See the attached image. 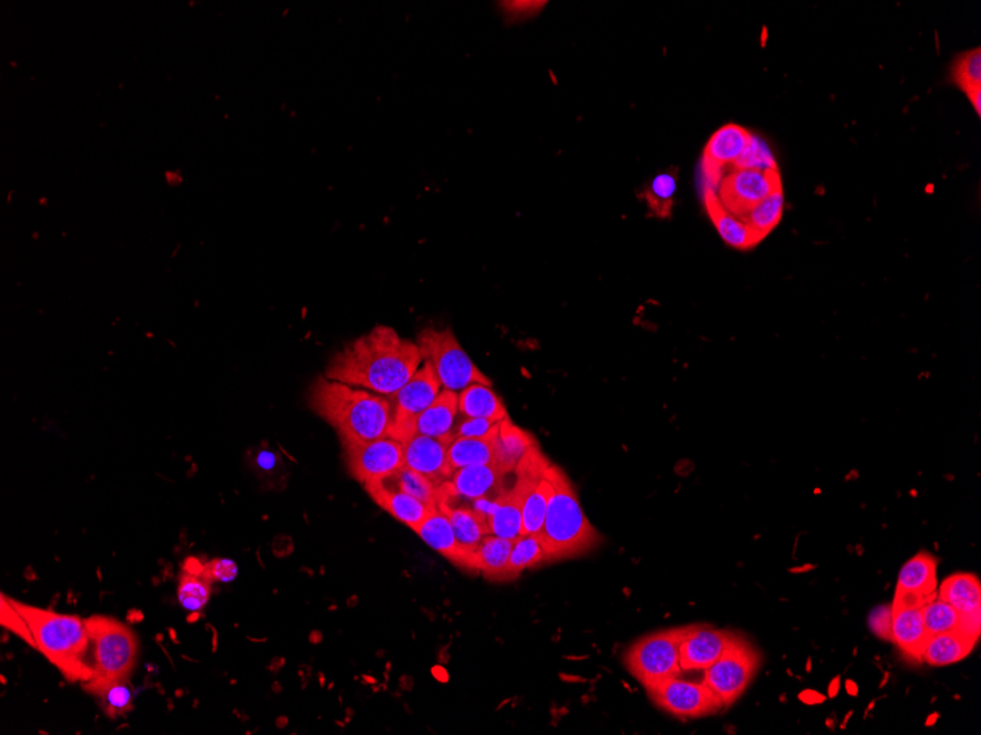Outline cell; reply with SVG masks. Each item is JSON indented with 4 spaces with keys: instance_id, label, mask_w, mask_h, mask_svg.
I'll return each instance as SVG.
<instances>
[{
    "instance_id": "ab89813d",
    "label": "cell",
    "mask_w": 981,
    "mask_h": 735,
    "mask_svg": "<svg viewBox=\"0 0 981 735\" xmlns=\"http://www.w3.org/2000/svg\"><path fill=\"white\" fill-rule=\"evenodd\" d=\"M195 568L187 567V571L195 573L203 577L210 583H229V581H234L237 579V575H239V567L234 563L232 559L228 558H216L210 561V563L201 564L199 561H194Z\"/></svg>"
},
{
    "instance_id": "1f68e13d",
    "label": "cell",
    "mask_w": 981,
    "mask_h": 735,
    "mask_svg": "<svg viewBox=\"0 0 981 735\" xmlns=\"http://www.w3.org/2000/svg\"><path fill=\"white\" fill-rule=\"evenodd\" d=\"M380 480L386 486L398 489V491L422 501L429 507H436V503H439L440 487L435 486L427 475L420 474L409 467H402L396 473Z\"/></svg>"
},
{
    "instance_id": "7bdbcfd3",
    "label": "cell",
    "mask_w": 981,
    "mask_h": 735,
    "mask_svg": "<svg viewBox=\"0 0 981 735\" xmlns=\"http://www.w3.org/2000/svg\"><path fill=\"white\" fill-rule=\"evenodd\" d=\"M869 624L874 635L881 637V639L890 640L892 603H889V605L877 606L876 610L870 614Z\"/></svg>"
},
{
    "instance_id": "3957f363",
    "label": "cell",
    "mask_w": 981,
    "mask_h": 735,
    "mask_svg": "<svg viewBox=\"0 0 981 735\" xmlns=\"http://www.w3.org/2000/svg\"><path fill=\"white\" fill-rule=\"evenodd\" d=\"M32 631L37 649L70 683L92 679L91 637L86 619L27 605L10 598Z\"/></svg>"
},
{
    "instance_id": "ffe728a7",
    "label": "cell",
    "mask_w": 981,
    "mask_h": 735,
    "mask_svg": "<svg viewBox=\"0 0 981 735\" xmlns=\"http://www.w3.org/2000/svg\"><path fill=\"white\" fill-rule=\"evenodd\" d=\"M703 200L705 212L710 216L711 222L715 225L717 232H719L721 240L729 248L745 252V250L757 248L759 242L764 240L745 220L725 209L719 195L711 186L704 185Z\"/></svg>"
},
{
    "instance_id": "8d00e7d4",
    "label": "cell",
    "mask_w": 981,
    "mask_h": 735,
    "mask_svg": "<svg viewBox=\"0 0 981 735\" xmlns=\"http://www.w3.org/2000/svg\"><path fill=\"white\" fill-rule=\"evenodd\" d=\"M106 716L118 718L133 709L134 692L130 679H118L93 692Z\"/></svg>"
},
{
    "instance_id": "b9f144b4",
    "label": "cell",
    "mask_w": 981,
    "mask_h": 735,
    "mask_svg": "<svg viewBox=\"0 0 981 735\" xmlns=\"http://www.w3.org/2000/svg\"><path fill=\"white\" fill-rule=\"evenodd\" d=\"M499 420L481 418H463L454 424L453 437H482L499 426Z\"/></svg>"
},
{
    "instance_id": "4316f807",
    "label": "cell",
    "mask_w": 981,
    "mask_h": 735,
    "mask_svg": "<svg viewBox=\"0 0 981 735\" xmlns=\"http://www.w3.org/2000/svg\"><path fill=\"white\" fill-rule=\"evenodd\" d=\"M458 414L463 418L507 419V408L503 399L491 389V386L472 384L458 393Z\"/></svg>"
},
{
    "instance_id": "f546056e",
    "label": "cell",
    "mask_w": 981,
    "mask_h": 735,
    "mask_svg": "<svg viewBox=\"0 0 981 735\" xmlns=\"http://www.w3.org/2000/svg\"><path fill=\"white\" fill-rule=\"evenodd\" d=\"M950 81L966 93L977 115L981 113V52L980 48L958 55L950 68Z\"/></svg>"
},
{
    "instance_id": "603a6c76",
    "label": "cell",
    "mask_w": 981,
    "mask_h": 735,
    "mask_svg": "<svg viewBox=\"0 0 981 735\" xmlns=\"http://www.w3.org/2000/svg\"><path fill=\"white\" fill-rule=\"evenodd\" d=\"M534 445H538V442L529 432L516 426L510 418L501 420L494 466L501 473H515L517 465Z\"/></svg>"
},
{
    "instance_id": "d6a6232c",
    "label": "cell",
    "mask_w": 981,
    "mask_h": 735,
    "mask_svg": "<svg viewBox=\"0 0 981 735\" xmlns=\"http://www.w3.org/2000/svg\"><path fill=\"white\" fill-rule=\"evenodd\" d=\"M543 561H547V555L538 534H522L513 545L503 581L515 580L525 569L537 567Z\"/></svg>"
},
{
    "instance_id": "f1b7e54d",
    "label": "cell",
    "mask_w": 981,
    "mask_h": 735,
    "mask_svg": "<svg viewBox=\"0 0 981 735\" xmlns=\"http://www.w3.org/2000/svg\"><path fill=\"white\" fill-rule=\"evenodd\" d=\"M522 522H524V499L515 487L507 489L488 518L490 533L509 539V541H516L522 537Z\"/></svg>"
},
{
    "instance_id": "9a60e30c",
    "label": "cell",
    "mask_w": 981,
    "mask_h": 735,
    "mask_svg": "<svg viewBox=\"0 0 981 735\" xmlns=\"http://www.w3.org/2000/svg\"><path fill=\"white\" fill-rule=\"evenodd\" d=\"M453 437H431L414 435L403 442L405 446V466L427 475L435 486L447 482L453 470L448 465V446Z\"/></svg>"
},
{
    "instance_id": "484cf974",
    "label": "cell",
    "mask_w": 981,
    "mask_h": 735,
    "mask_svg": "<svg viewBox=\"0 0 981 735\" xmlns=\"http://www.w3.org/2000/svg\"><path fill=\"white\" fill-rule=\"evenodd\" d=\"M937 597L967 617L981 612V583L979 577L970 573H957L948 577L937 589Z\"/></svg>"
},
{
    "instance_id": "52a82bcc",
    "label": "cell",
    "mask_w": 981,
    "mask_h": 735,
    "mask_svg": "<svg viewBox=\"0 0 981 735\" xmlns=\"http://www.w3.org/2000/svg\"><path fill=\"white\" fill-rule=\"evenodd\" d=\"M683 631L685 627L651 632L636 640L626 650L623 656L624 665L645 688L662 679L682 675L679 648Z\"/></svg>"
},
{
    "instance_id": "60d3db41",
    "label": "cell",
    "mask_w": 981,
    "mask_h": 735,
    "mask_svg": "<svg viewBox=\"0 0 981 735\" xmlns=\"http://www.w3.org/2000/svg\"><path fill=\"white\" fill-rule=\"evenodd\" d=\"M0 606H2V611H0L2 612V626L34 648L33 635L32 631H29L27 623H25L23 615L15 610L10 598H7L5 594H2V605Z\"/></svg>"
},
{
    "instance_id": "7a4b0ae2",
    "label": "cell",
    "mask_w": 981,
    "mask_h": 735,
    "mask_svg": "<svg viewBox=\"0 0 981 735\" xmlns=\"http://www.w3.org/2000/svg\"><path fill=\"white\" fill-rule=\"evenodd\" d=\"M309 406L335 429L343 446L390 436L393 410L384 395L318 377L309 389Z\"/></svg>"
},
{
    "instance_id": "f35d334b",
    "label": "cell",
    "mask_w": 981,
    "mask_h": 735,
    "mask_svg": "<svg viewBox=\"0 0 981 735\" xmlns=\"http://www.w3.org/2000/svg\"><path fill=\"white\" fill-rule=\"evenodd\" d=\"M732 169H759V171H777L775 155L758 135L751 134L741 157L732 165Z\"/></svg>"
},
{
    "instance_id": "d6986e66",
    "label": "cell",
    "mask_w": 981,
    "mask_h": 735,
    "mask_svg": "<svg viewBox=\"0 0 981 735\" xmlns=\"http://www.w3.org/2000/svg\"><path fill=\"white\" fill-rule=\"evenodd\" d=\"M505 475L494 465L463 467L454 470L452 478L441 484L440 494L466 501L503 494Z\"/></svg>"
},
{
    "instance_id": "7c38bea8",
    "label": "cell",
    "mask_w": 981,
    "mask_h": 735,
    "mask_svg": "<svg viewBox=\"0 0 981 735\" xmlns=\"http://www.w3.org/2000/svg\"><path fill=\"white\" fill-rule=\"evenodd\" d=\"M719 200L730 214L743 218L749 215L755 204L762 202L776 190L783 189L780 171H759V169H732L721 178Z\"/></svg>"
},
{
    "instance_id": "30bf717a",
    "label": "cell",
    "mask_w": 981,
    "mask_h": 735,
    "mask_svg": "<svg viewBox=\"0 0 981 735\" xmlns=\"http://www.w3.org/2000/svg\"><path fill=\"white\" fill-rule=\"evenodd\" d=\"M645 690L658 708L682 720L715 715L723 709L720 699L703 682H686L681 675L662 679Z\"/></svg>"
},
{
    "instance_id": "d4e9b609",
    "label": "cell",
    "mask_w": 981,
    "mask_h": 735,
    "mask_svg": "<svg viewBox=\"0 0 981 735\" xmlns=\"http://www.w3.org/2000/svg\"><path fill=\"white\" fill-rule=\"evenodd\" d=\"M977 640L962 631L942 632L930 636L923 653V662L932 666H948L966 660L974 649Z\"/></svg>"
},
{
    "instance_id": "7402d4cb",
    "label": "cell",
    "mask_w": 981,
    "mask_h": 735,
    "mask_svg": "<svg viewBox=\"0 0 981 735\" xmlns=\"http://www.w3.org/2000/svg\"><path fill=\"white\" fill-rule=\"evenodd\" d=\"M457 414L458 394L441 389L435 401L416 419L415 433L431 437H453Z\"/></svg>"
},
{
    "instance_id": "74e56055",
    "label": "cell",
    "mask_w": 981,
    "mask_h": 735,
    "mask_svg": "<svg viewBox=\"0 0 981 735\" xmlns=\"http://www.w3.org/2000/svg\"><path fill=\"white\" fill-rule=\"evenodd\" d=\"M212 594V585L195 573L187 571L178 583L177 599L184 610L201 612L205 610Z\"/></svg>"
},
{
    "instance_id": "ba28073f",
    "label": "cell",
    "mask_w": 981,
    "mask_h": 735,
    "mask_svg": "<svg viewBox=\"0 0 981 735\" xmlns=\"http://www.w3.org/2000/svg\"><path fill=\"white\" fill-rule=\"evenodd\" d=\"M762 666V655L749 640L739 636L723 656L704 671L703 683L720 699L725 708L732 707L750 687Z\"/></svg>"
},
{
    "instance_id": "836d02e7",
    "label": "cell",
    "mask_w": 981,
    "mask_h": 735,
    "mask_svg": "<svg viewBox=\"0 0 981 735\" xmlns=\"http://www.w3.org/2000/svg\"><path fill=\"white\" fill-rule=\"evenodd\" d=\"M783 210L785 191L783 189H780L776 190L775 193L767 195L762 202L755 204L753 209L749 212V215L743 216L742 219L745 220L755 232L759 233L763 238H766L768 233L780 224Z\"/></svg>"
},
{
    "instance_id": "277c9868",
    "label": "cell",
    "mask_w": 981,
    "mask_h": 735,
    "mask_svg": "<svg viewBox=\"0 0 981 735\" xmlns=\"http://www.w3.org/2000/svg\"><path fill=\"white\" fill-rule=\"evenodd\" d=\"M548 478L553 483V494L538 533L547 561L585 554L600 543V533L585 516L567 474L559 466L551 465Z\"/></svg>"
},
{
    "instance_id": "5b68a950",
    "label": "cell",
    "mask_w": 981,
    "mask_h": 735,
    "mask_svg": "<svg viewBox=\"0 0 981 735\" xmlns=\"http://www.w3.org/2000/svg\"><path fill=\"white\" fill-rule=\"evenodd\" d=\"M91 637V682L83 683L84 690L96 692L106 684L130 679L137 664L139 643L134 631L118 619L93 615L86 618Z\"/></svg>"
},
{
    "instance_id": "2e32d148",
    "label": "cell",
    "mask_w": 981,
    "mask_h": 735,
    "mask_svg": "<svg viewBox=\"0 0 981 735\" xmlns=\"http://www.w3.org/2000/svg\"><path fill=\"white\" fill-rule=\"evenodd\" d=\"M936 594L937 559L929 552H920L900 568L894 603L924 605Z\"/></svg>"
},
{
    "instance_id": "8fae6325",
    "label": "cell",
    "mask_w": 981,
    "mask_h": 735,
    "mask_svg": "<svg viewBox=\"0 0 981 735\" xmlns=\"http://www.w3.org/2000/svg\"><path fill=\"white\" fill-rule=\"evenodd\" d=\"M343 448L348 471L363 486L405 467V446L394 437L344 445Z\"/></svg>"
},
{
    "instance_id": "44dd1931",
    "label": "cell",
    "mask_w": 981,
    "mask_h": 735,
    "mask_svg": "<svg viewBox=\"0 0 981 735\" xmlns=\"http://www.w3.org/2000/svg\"><path fill=\"white\" fill-rule=\"evenodd\" d=\"M364 489L382 509L397 518L403 525L410 527L414 532L428 517V514L435 508L429 507L422 501L416 499L398 489L386 486L381 480L364 484Z\"/></svg>"
},
{
    "instance_id": "e575fe53",
    "label": "cell",
    "mask_w": 981,
    "mask_h": 735,
    "mask_svg": "<svg viewBox=\"0 0 981 735\" xmlns=\"http://www.w3.org/2000/svg\"><path fill=\"white\" fill-rule=\"evenodd\" d=\"M921 612H923L924 626L928 628L930 636L949 631H962V615L953 605L945 602L944 599L938 598L937 594L921 606Z\"/></svg>"
},
{
    "instance_id": "6da1fadb",
    "label": "cell",
    "mask_w": 981,
    "mask_h": 735,
    "mask_svg": "<svg viewBox=\"0 0 981 735\" xmlns=\"http://www.w3.org/2000/svg\"><path fill=\"white\" fill-rule=\"evenodd\" d=\"M422 363L418 344L402 338L390 326L378 325L338 351L326 365L325 377L390 397Z\"/></svg>"
},
{
    "instance_id": "ac0fdd59",
    "label": "cell",
    "mask_w": 981,
    "mask_h": 735,
    "mask_svg": "<svg viewBox=\"0 0 981 735\" xmlns=\"http://www.w3.org/2000/svg\"><path fill=\"white\" fill-rule=\"evenodd\" d=\"M919 603L892 602V632L894 641L907 661L923 662L925 644L930 639Z\"/></svg>"
},
{
    "instance_id": "cb8c5ba5",
    "label": "cell",
    "mask_w": 981,
    "mask_h": 735,
    "mask_svg": "<svg viewBox=\"0 0 981 735\" xmlns=\"http://www.w3.org/2000/svg\"><path fill=\"white\" fill-rule=\"evenodd\" d=\"M499 426L482 437H456L448 446L450 469L458 470L467 466L494 465L495 444Z\"/></svg>"
},
{
    "instance_id": "ee69618b",
    "label": "cell",
    "mask_w": 981,
    "mask_h": 735,
    "mask_svg": "<svg viewBox=\"0 0 981 735\" xmlns=\"http://www.w3.org/2000/svg\"><path fill=\"white\" fill-rule=\"evenodd\" d=\"M546 2H504L503 8L510 16H530L537 14Z\"/></svg>"
},
{
    "instance_id": "8992f818",
    "label": "cell",
    "mask_w": 981,
    "mask_h": 735,
    "mask_svg": "<svg viewBox=\"0 0 981 735\" xmlns=\"http://www.w3.org/2000/svg\"><path fill=\"white\" fill-rule=\"evenodd\" d=\"M416 344L422 360L434 369L443 389L458 394L472 384L491 386L490 377L479 371L452 329L428 326L420 330Z\"/></svg>"
},
{
    "instance_id": "9c48e42d",
    "label": "cell",
    "mask_w": 981,
    "mask_h": 735,
    "mask_svg": "<svg viewBox=\"0 0 981 735\" xmlns=\"http://www.w3.org/2000/svg\"><path fill=\"white\" fill-rule=\"evenodd\" d=\"M441 389H443V386H441L434 369L427 361H423L409 382L403 385L396 394L388 397L391 410H393L390 437L405 442L416 435V419L435 401Z\"/></svg>"
},
{
    "instance_id": "e0dca14e",
    "label": "cell",
    "mask_w": 981,
    "mask_h": 735,
    "mask_svg": "<svg viewBox=\"0 0 981 735\" xmlns=\"http://www.w3.org/2000/svg\"><path fill=\"white\" fill-rule=\"evenodd\" d=\"M420 539L429 547L452 561L457 567L465 568L467 571H478L477 555L466 551L458 543L456 533H454L452 522H450L447 514L441 511L439 505L428 517L424 518L418 529L415 530Z\"/></svg>"
},
{
    "instance_id": "83f0119b",
    "label": "cell",
    "mask_w": 981,
    "mask_h": 735,
    "mask_svg": "<svg viewBox=\"0 0 981 735\" xmlns=\"http://www.w3.org/2000/svg\"><path fill=\"white\" fill-rule=\"evenodd\" d=\"M436 505L441 511L447 514L458 543L466 551L477 555L479 543L487 534H491L487 520L467 507H457V505L447 504L444 501H439Z\"/></svg>"
},
{
    "instance_id": "d590c367",
    "label": "cell",
    "mask_w": 981,
    "mask_h": 735,
    "mask_svg": "<svg viewBox=\"0 0 981 735\" xmlns=\"http://www.w3.org/2000/svg\"><path fill=\"white\" fill-rule=\"evenodd\" d=\"M678 191L677 171L661 172L651 181L648 189L645 190L644 200L647 202L649 209L658 218H669L672 214L674 195Z\"/></svg>"
},
{
    "instance_id": "4fadbf2b",
    "label": "cell",
    "mask_w": 981,
    "mask_h": 735,
    "mask_svg": "<svg viewBox=\"0 0 981 735\" xmlns=\"http://www.w3.org/2000/svg\"><path fill=\"white\" fill-rule=\"evenodd\" d=\"M732 631L710 626H687L681 641V668L705 671L719 661L726 650L738 639Z\"/></svg>"
},
{
    "instance_id": "5bb4252c",
    "label": "cell",
    "mask_w": 981,
    "mask_h": 735,
    "mask_svg": "<svg viewBox=\"0 0 981 735\" xmlns=\"http://www.w3.org/2000/svg\"><path fill=\"white\" fill-rule=\"evenodd\" d=\"M750 137V131L738 124H726L711 135L705 144L703 160H701L704 185L711 186L713 190L719 186L725 168L733 165L741 157Z\"/></svg>"
},
{
    "instance_id": "4dcf8cb0",
    "label": "cell",
    "mask_w": 981,
    "mask_h": 735,
    "mask_svg": "<svg viewBox=\"0 0 981 735\" xmlns=\"http://www.w3.org/2000/svg\"><path fill=\"white\" fill-rule=\"evenodd\" d=\"M515 541L487 534L477 550V567L488 580H503Z\"/></svg>"
}]
</instances>
